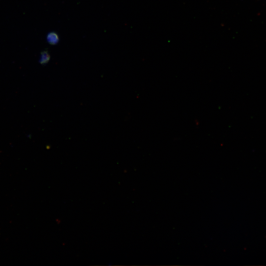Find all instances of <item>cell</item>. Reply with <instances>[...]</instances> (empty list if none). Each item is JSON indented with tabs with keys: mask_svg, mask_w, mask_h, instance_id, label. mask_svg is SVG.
<instances>
[{
	"mask_svg": "<svg viewBox=\"0 0 266 266\" xmlns=\"http://www.w3.org/2000/svg\"><path fill=\"white\" fill-rule=\"evenodd\" d=\"M50 56L47 51H43L41 53L40 62L41 64H46L50 60Z\"/></svg>",
	"mask_w": 266,
	"mask_h": 266,
	"instance_id": "cell-2",
	"label": "cell"
},
{
	"mask_svg": "<svg viewBox=\"0 0 266 266\" xmlns=\"http://www.w3.org/2000/svg\"><path fill=\"white\" fill-rule=\"evenodd\" d=\"M47 41L51 45H55L59 41L58 34L55 32H51L48 34L47 36Z\"/></svg>",
	"mask_w": 266,
	"mask_h": 266,
	"instance_id": "cell-1",
	"label": "cell"
}]
</instances>
